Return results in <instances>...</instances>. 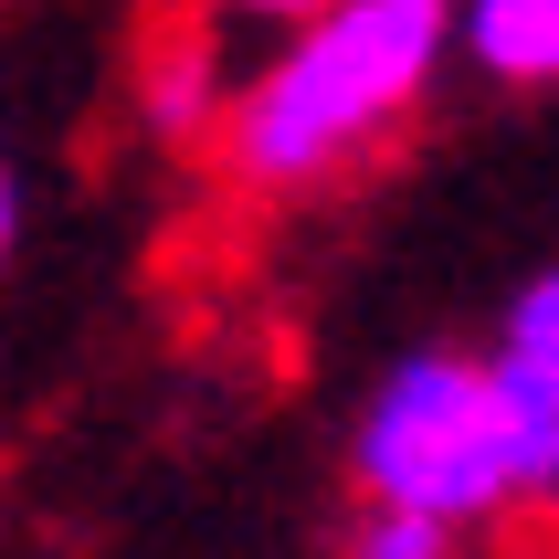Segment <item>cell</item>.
<instances>
[{"mask_svg":"<svg viewBox=\"0 0 559 559\" xmlns=\"http://www.w3.org/2000/svg\"><path fill=\"white\" fill-rule=\"evenodd\" d=\"M454 53L507 95L559 85V0H454Z\"/></svg>","mask_w":559,"mask_h":559,"instance_id":"cell-4","label":"cell"},{"mask_svg":"<svg viewBox=\"0 0 559 559\" xmlns=\"http://www.w3.org/2000/svg\"><path fill=\"white\" fill-rule=\"evenodd\" d=\"M348 486L454 538L559 507V380L518 348H402L348 423Z\"/></svg>","mask_w":559,"mask_h":559,"instance_id":"cell-2","label":"cell"},{"mask_svg":"<svg viewBox=\"0 0 559 559\" xmlns=\"http://www.w3.org/2000/svg\"><path fill=\"white\" fill-rule=\"evenodd\" d=\"M11 243H22V180H11V148H0V264H11Z\"/></svg>","mask_w":559,"mask_h":559,"instance_id":"cell-8","label":"cell"},{"mask_svg":"<svg viewBox=\"0 0 559 559\" xmlns=\"http://www.w3.org/2000/svg\"><path fill=\"white\" fill-rule=\"evenodd\" d=\"M549 549H559V507H549Z\"/></svg>","mask_w":559,"mask_h":559,"instance_id":"cell-9","label":"cell"},{"mask_svg":"<svg viewBox=\"0 0 559 559\" xmlns=\"http://www.w3.org/2000/svg\"><path fill=\"white\" fill-rule=\"evenodd\" d=\"M338 559H475V538H454L443 518H412V507L359 497L338 528Z\"/></svg>","mask_w":559,"mask_h":559,"instance_id":"cell-5","label":"cell"},{"mask_svg":"<svg viewBox=\"0 0 559 559\" xmlns=\"http://www.w3.org/2000/svg\"><path fill=\"white\" fill-rule=\"evenodd\" d=\"M549 559H559V549H549Z\"/></svg>","mask_w":559,"mask_h":559,"instance_id":"cell-10","label":"cell"},{"mask_svg":"<svg viewBox=\"0 0 559 559\" xmlns=\"http://www.w3.org/2000/svg\"><path fill=\"white\" fill-rule=\"evenodd\" d=\"M497 348H518L528 370H549L559 380V253L538 264L518 296H507V328H497Z\"/></svg>","mask_w":559,"mask_h":559,"instance_id":"cell-6","label":"cell"},{"mask_svg":"<svg viewBox=\"0 0 559 559\" xmlns=\"http://www.w3.org/2000/svg\"><path fill=\"white\" fill-rule=\"evenodd\" d=\"M454 63V0H328L285 22L264 63L233 74L222 106V180L253 201H307V190L370 169L423 95Z\"/></svg>","mask_w":559,"mask_h":559,"instance_id":"cell-1","label":"cell"},{"mask_svg":"<svg viewBox=\"0 0 559 559\" xmlns=\"http://www.w3.org/2000/svg\"><path fill=\"white\" fill-rule=\"evenodd\" d=\"M127 95H138V127L158 148H212L222 138V106H233V53H222V22H169L138 43L127 63Z\"/></svg>","mask_w":559,"mask_h":559,"instance_id":"cell-3","label":"cell"},{"mask_svg":"<svg viewBox=\"0 0 559 559\" xmlns=\"http://www.w3.org/2000/svg\"><path fill=\"white\" fill-rule=\"evenodd\" d=\"M190 11H201V22H243V32H285V22H307V11H328V0H190Z\"/></svg>","mask_w":559,"mask_h":559,"instance_id":"cell-7","label":"cell"}]
</instances>
